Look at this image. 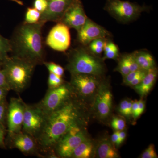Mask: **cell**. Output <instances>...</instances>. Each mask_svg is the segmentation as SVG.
Wrapping results in <instances>:
<instances>
[{
    "label": "cell",
    "instance_id": "d6a6232c",
    "mask_svg": "<svg viewBox=\"0 0 158 158\" xmlns=\"http://www.w3.org/2000/svg\"><path fill=\"white\" fill-rule=\"evenodd\" d=\"M5 125L0 123V148H6V135L7 130Z\"/></svg>",
    "mask_w": 158,
    "mask_h": 158
},
{
    "label": "cell",
    "instance_id": "44dd1931",
    "mask_svg": "<svg viewBox=\"0 0 158 158\" xmlns=\"http://www.w3.org/2000/svg\"><path fill=\"white\" fill-rule=\"evenodd\" d=\"M104 51L105 59H116L119 57V50L118 46L112 41H107Z\"/></svg>",
    "mask_w": 158,
    "mask_h": 158
},
{
    "label": "cell",
    "instance_id": "d590c367",
    "mask_svg": "<svg viewBox=\"0 0 158 158\" xmlns=\"http://www.w3.org/2000/svg\"><path fill=\"white\" fill-rule=\"evenodd\" d=\"M8 88L10 89L7 83L5 72L2 67H0V88Z\"/></svg>",
    "mask_w": 158,
    "mask_h": 158
},
{
    "label": "cell",
    "instance_id": "ffe728a7",
    "mask_svg": "<svg viewBox=\"0 0 158 158\" xmlns=\"http://www.w3.org/2000/svg\"><path fill=\"white\" fill-rule=\"evenodd\" d=\"M94 145L88 139L81 142L74 151L71 158H90L93 152Z\"/></svg>",
    "mask_w": 158,
    "mask_h": 158
},
{
    "label": "cell",
    "instance_id": "4316f807",
    "mask_svg": "<svg viewBox=\"0 0 158 158\" xmlns=\"http://www.w3.org/2000/svg\"><path fill=\"white\" fill-rule=\"evenodd\" d=\"M43 64L48 69L49 73H52L59 76L62 77L64 73V69L63 67L58 64L53 62H47L44 61Z\"/></svg>",
    "mask_w": 158,
    "mask_h": 158
},
{
    "label": "cell",
    "instance_id": "6da1fadb",
    "mask_svg": "<svg viewBox=\"0 0 158 158\" xmlns=\"http://www.w3.org/2000/svg\"><path fill=\"white\" fill-rule=\"evenodd\" d=\"M81 106L73 97L58 110L47 116L37 140L40 156L47 154L57 158L54 148L59 140L75 125L82 123Z\"/></svg>",
    "mask_w": 158,
    "mask_h": 158
},
{
    "label": "cell",
    "instance_id": "d4e9b609",
    "mask_svg": "<svg viewBox=\"0 0 158 158\" xmlns=\"http://www.w3.org/2000/svg\"><path fill=\"white\" fill-rule=\"evenodd\" d=\"M116 70L119 72L123 78L129 73L130 71L128 62L127 55H124L121 57L118 62V66L116 69Z\"/></svg>",
    "mask_w": 158,
    "mask_h": 158
},
{
    "label": "cell",
    "instance_id": "e0dca14e",
    "mask_svg": "<svg viewBox=\"0 0 158 158\" xmlns=\"http://www.w3.org/2000/svg\"><path fill=\"white\" fill-rule=\"evenodd\" d=\"M157 76V71L156 67L149 69L147 71L142 81L139 85L134 87V88L141 96H146L152 88Z\"/></svg>",
    "mask_w": 158,
    "mask_h": 158
},
{
    "label": "cell",
    "instance_id": "836d02e7",
    "mask_svg": "<svg viewBox=\"0 0 158 158\" xmlns=\"http://www.w3.org/2000/svg\"><path fill=\"white\" fill-rule=\"evenodd\" d=\"M142 70L143 69H140V70L136 71L130 72L126 76L123 78L125 84L126 85H129L131 82L136 77L138 76Z\"/></svg>",
    "mask_w": 158,
    "mask_h": 158
},
{
    "label": "cell",
    "instance_id": "9c48e42d",
    "mask_svg": "<svg viewBox=\"0 0 158 158\" xmlns=\"http://www.w3.org/2000/svg\"><path fill=\"white\" fill-rule=\"evenodd\" d=\"M26 104L20 98L10 99L6 117L7 136L22 131Z\"/></svg>",
    "mask_w": 158,
    "mask_h": 158
},
{
    "label": "cell",
    "instance_id": "d6986e66",
    "mask_svg": "<svg viewBox=\"0 0 158 158\" xmlns=\"http://www.w3.org/2000/svg\"><path fill=\"white\" fill-rule=\"evenodd\" d=\"M97 154L100 158H116L118 157V153L114 148L113 144L109 140L105 139L99 144Z\"/></svg>",
    "mask_w": 158,
    "mask_h": 158
},
{
    "label": "cell",
    "instance_id": "277c9868",
    "mask_svg": "<svg viewBox=\"0 0 158 158\" xmlns=\"http://www.w3.org/2000/svg\"><path fill=\"white\" fill-rule=\"evenodd\" d=\"M35 65L25 60L12 56L2 62L3 69L10 90L21 92L28 85Z\"/></svg>",
    "mask_w": 158,
    "mask_h": 158
},
{
    "label": "cell",
    "instance_id": "30bf717a",
    "mask_svg": "<svg viewBox=\"0 0 158 158\" xmlns=\"http://www.w3.org/2000/svg\"><path fill=\"white\" fill-rule=\"evenodd\" d=\"M6 144V146H9L11 148H16L26 155L40 156L36 138L23 132L7 136Z\"/></svg>",
    "mask_w": 158,
    "mask_h": 158
},
{
    "label": "cell",
    "instance_id": "83f0119b",
    "mask_svg": "<svg viewBox=\"0 0 158 158\" xmlns=\"http://www.w3.org/2000/svg\"><path fill=\"white\" fill-rule=\"evenodd\" d=\"M8 104L6 99L0 102V123L6 125Z\"/></svg>",
    "mask_w": 158,
    "mask_h": 158
},
{
    "label": "cell",
    "instance_id": "60d3db41",
    "mask_svg": "<svg viewBox=\"0 0 158 158\" xmlns=\"http://www.w3.org/2000/svg\"><path fill=\"white\" fill-rule=\"evenodd\" d=\"M138 116H141L144 112V108H145V103L142 100L138 101Z\"/></svg>",
    "mask_w": 158,
    "mask_h": 158
},
{
    "label": "cell",
    "instance_id": "ab89813d",
    "mask_svg": "<svg viewBox=\"0 0 158 158\" xmlns=\"http://www.w3.org/2000/svg\"><path fill=\"white\" fill-rule=\"evenodd\" d=\"M126 137V133L123 131H119L118 134V142L116 144V146H119L123 142Z\"/></svg>",
    "mask_w": 158,
    "mask_h": 158
},
{
    "label": "cell",
    "instance_id": "f546056e",
    "mask_svg": "<svg viewBox=\"0 0 158 158\" xmlns=\"http://www.w3.org/2000/svg\"><path fill=\"white\" fill-rule=\"evenodd\" d=\"M142 158H158L156 153L155 150L154 145L150 144L141 156Z\"/></svg>",
    "mask_w": 158,
    "mask_h": 158
},
{
    "label": "cell",
    "instance_id": "f35d334b",
    "mask_svg": "<svg viewBox=\"0 0 158 158\" xmlns=\"http://www.w3.org/2000/svg\"><path fill=\"white\" fill-rule=\"evenodd\" d=\"M10 89L8 88H0V102L6 99V97Z\"/></svg>",
    "mask_w": 158,
    "mask_h": 158
},
{
    "label": "cell",
    "instance_id": "1f68e13d",
    "mask_svg": "<svg viewBox=\"0 0 158 158\" xmlns=\"http://www.w3.org/2000/svg\"><path fill=\"white\" fill-rule=\"evenodd\" d=\"M48 7L47 0H34V8L37 9L40 13H42L45 11Z\"/></svg>",
    "mask_w": 158,
    "mask_h": 158
},
{
    "label": "cell",
    "instance_id": "5b68a950",
    "mask_svg": "<svg viewBox=\"0 0 158 158\" xmlns=\"http://www.w3.org/2000/svg\"><path fill=\"white\" fill-rule=\"evenodd\" d=\"M148 7L122 0H107L104 9L118 22L127 23L135 20Z\"/></svg>",
    "mask_w": 158,
    "mask_h": 158
},
{
    "label": "cell",
    "instance_id": "4dcf8cb0",
    "mask_svg": "<svg viewBox=\"0 0 158 158\" xmlns=\"http://www.w3.org/2000/svg\"><path fill=\"white\" fill-rule=\"evenodd\" d=\"M111 125L113 128L117 131H123L126 126L125 122L123 119L116 117L113 118Z\"/></svg>",
    "mask_w": 158,
    "mask_h": 158
},
{
    "label": "cell",
    "instance_id": "8d00e7d4",
    "mask_svg": "<svg viewBox=\"0 0 158 158\" xmlns=\"http://www.w3.org/2000/svg\"><path fill=\"white\" fill-rule=\"evenodd\" d=\"M129 101L125 100L120 103L119 105L118 111L122 115L127 116V111L128 103Z\"/></svg>",
    "mask_w": 158,
    "mask_h": 158
},
{
    "label": "cell",
    "instance_id": "cb8c5ba5",
    "mask_svg": "<svg viewBox=\"0 0 158 158\" xmlns=\"http://www.w3.org/2000/svg\"><path fill=\"white\" fill-rule=\"evenodd\" d=\"M41 13L34 8H28L26 11L24 23L28 24L37 23L39 22Z\"/></svg>",
    "mask_w": 158,
    "mask_h": 158
},
{
    "label": "cell",
    "instance_id": "74e56055",
    "mask_svg": "<svg viewBox=\"0 0 158 158\" xmlns=\"http://www.w3.org/2000/svg\"><path fill=\"white\" fill-rule=\"evenodd\" d=\"M138 101L133 102L132 106V116L135 118L139 117L138 114Z\"/></svg>",
    "mask_w": 158,
    "mask_h": 158
},
{
    "label": "cell",
    "instance_id": "b9f144b4",
    "mask_svg": "<svg viewBox=\"0 0 158 158\" xmlns=\"http://www.w3.org/2000/svg\"><path fill=\"white\" fill-rule=\"evenodd\" d=\"M119 131H116L113 133V135H112L111 141H112V143L113 145H114V144L116 145L118 142Z\"/></svg>",
    "mask_w": 158,
    "mask_h": 158
},
{
    "label": "cell",
    "instance_id": "3957f363",
    "mask_svg": "<svg viewBox=\"0 0 158 158\" xmlns=\"http://www.w3.org/2000/svg\"><path fill=\"white\" fill-rule=\"evenodd\" d=\"M66 68L71 75L87 74L98 77L105 72L103 60L83 45L70 51Z\"/></svg>",
    "mask_w": 158,
    "mask_h": 158
},
{
    "label": "cell",
    "instance_id": "4fadbf2b",
    "mask_svg": "<svg viewBox=\"0 0 158 158\" xmlns=\"http://www.w3.org/2000/svg\"><path fill=\"white\" fill-rule=\"evenodd\" d=\"M78 32V41L82 45H88L91 41L98 38L111 37L107 30L99 25L89 18L87 19L84 25Z\"/></svg>",
    "mask_w": 158,
    "mask_h": 158
},
{
    "label": "cell",
    "instance_id": "9a60e30c",
    "mask_svg": "<svg viewBox=\"0 0 158 158\" xmlns=\"http://www.w3.org/2000/svg\"><path fill=\"white\" fill-rule=\"evenodd\" d=\"M48 7L41 13L39 22L44 24L49 21L59 23L65 11L74 0H47Z\"/></svg>",
    "mask_w": 158,
    "mask_h": 158
},
{
    "label": "cell",
    "instance_id": "7c38bea8",
    "mask_svg": "<svg viewBox=\"0 0 158 158\" xmlns=\"http://www.w3.org/2000/svg\"><path fill=\"white\" fill-rule=\"evenodd\" d=\"M88 18L81 0H74L59 23H62L69 28H73L78 32Z\"/></svg>",
    "mask_w": 158,
    "mask_h": 158
},
{
    "label": "cell",
    "instance_id": "7402d4cb",
    "mask_svg": "<svg viewBox=\"0 0 158 158\" xmlns=\"http://www.w3.org/2000/svg\"><path fill=\"white\" fill-rule=\"evenodd\" d=\"M11 52V41L0 34V59L4 61L9 56L8 54Z\"/></svg>",
    "mask_w": 158,
    "mask_h": 158
},
{
    "label": "cell",
    "instance_id": "ac0fdd59",
    "mask_svg": "<svg viewBox=\"0 0 158 158\" xmlns=\"http://www.w3.org/2000/svg\"><path fill=\"white\" fill-rule=\"evenodd\" d=\"M136 61L140 69L148 71L155 67L156 63L153 57L145 51H136L134 52Z\"/></svg>",
    "mask_w": 158,
    "mask_h": 158
},
{
    "label": "cell",
    "instance_id": "484cf974",
    "mask_svg": "<svg viewBox=\"0 0 158 158\" xmlns=\"http://www.w3.org/2000/svg\"><path fill=\"white\" fill-rule=\"evenodd\" d=\"M64 82L62 77L52 73H49L48 81V89L56 88L62 85Z\"/></svg>",
    "mask_w": 158,
    "mask_h": 158
},
{
    "label": "cell",
    "instance_id": "e575fe53",
    "mask_svg": "<svg viewBox=\"0 0 158 158\" xmlns=\"http://www.w3.org/2000/svg\"><path fill=\"white\" fill-rule=\"evenodd\" d=\"M147 71L144 70H142L140 73V74L136 77L134 79V80L131 82V84H130V86H133L135 87L136 85H139L141 81H142L143 79H144L145 75L147 73Z\"/></svg>",
    "mask_w": 158,
    "mask_h": 158
},
{
    "label": "cell",
    "instance_id": "603a6c76",
    "mask_svg": "<svg viewBox=\"0 0 158 158\" xmlns=\"http://www.w3.org/2000/svg\"><path fill=\"white\" fill-rule=\"evenodd\" d=\"M106 38H98L94 40L88 44L89 50L94 55H99L104 51L105 46L107 40Z\"/></svg>",
    "mask_w": 158,
    "mask_h": 158
},
{
    "label": "cell",
    "instance_id": "ee69618b",
    "mask_svg": "<svg viewBox=\"0 0 158 158\" xmlns=\"http://www.w3.org/2000/svg\"><path fill=\"white\" fill-rule=\"evenodd\" d=\"M2 61L0 59V67H2Z\"/></svg>",
    "mask_w": 158,
    "mask_h": 158
},
{
    "label": "cell",
    "instance_id": "52a82bcc",
    "mask_svg": "<svg viewBox=\"0 0 158 158\" xmlns=\"http://www.w3.org/2000/svg\"><path fill=\"white\" fill-rule=\"evenodd\" d=\"M82 124L72 127L56 144L54 152L57 158H71L75 149L87 139L85 132L82 129Z\"/></svg>",
    "mask_w": 158,
    "mask_h": 158
},
{
    "label": "cell",
    "instance_id": "8992f818",
    "mask_svg": "<svg viewBox=\"0 0 158 158\" xmlns=\"http://www.w3.org/2000/svg\"><path fill=\"white\" fill-rule=\"evenodd\" d=\"M75 94L70 84L64 82L56 88L48 89L37 106L47 116L65 104Z\"/></svg>",
    "mask_w": 158,
    "mask_h": 158
},
{
    "label": "cell",
    "instance_id": "2e32d148",
    "mask_svg": "<svg viewBox=\"0 0 158 158\" xmlns=\"http://www.w3.org/2000/svg\"><path fill=\"white\" fill-rule=\"evenodd\" d=\"M113 95L106 87L102 86L95 100V107L101 118H107L112 109Z\"/></svg>",
    "mask_w": 158,
    "mask_h": 158
},
{
    "label": "cell",
    "instance_id": "7bdbcfd3",
    "mask_svg": "<svg viewBox=\"0 0 158 158\" xmlns=\"http://www.w3.org/2000/svg\"><path fill=\"white\" fill-rule=\"evenodd\" d=\"M133 102L129 101L128 103L127 111V117H129L132 115V106Z\"/></svg>",
    "mask_w": 158,
    "mask_h": 158
},
{
    "label": "cell",
    "instance_id": "8fae6325",
    "mask_svg": "<svg viewBox=\"0 0 158 158\" xmlns=\"http://www.w3.org/2000/svg\"><path fill=\"white\" fill-rule=\"evenodd\" d=\"M46 43L54 50L65 52L70 45L69 28L62 23H58L51 29L47 37Z\"/></svg>",
    "mask_w": 158,
    "mask_h": 158
},
{
    "label": "cell",
    "instance_id": "5bb4252c",
    "mask_svg": "<svg viewBox=\"0 0 158 158\" xmlns=\"http://www.w3.org/2000/svg\"><path fill=\"white\" fill-rule=\"evenodd\" d=\"M70 85L75 92L82 96H88L94 93L98 85L97 77L87 74L71 75Z\"/></svg>",
    "mask_w": 158,
    "mask_h": 158
},
{
    "label": "cell",
    "instance_id": "f1b7e54d",
    "mask_svg": "<svg viewBox=\"0 0 158 158\" xmlns=\"http://www.w3.org/2000/svg\"><path fill=\"white\" fill-rule=\"evenodd\" d=\"M127 57L130 72L136 71L141 69L136 61L134 53L131 54H127Z\"/></svg>",
    "mask_w": 158,
    "mask_h": 158
},
{
    "label": "cell",
    "instance_id": "ba28073f",
    "mask_svg": "<svg viewBox=\"0 0 158 158\" xmlns=\"http://www.w3.org/2000/svg\"><path fill=\"white\" fill-rule=\"evenodd\" d=\"M47 116L37 104H26L22 131L37 139L44 127Z\"/></svg>",
    "mask_w": 158,
    "mask_h": 158
},
{
    "label": "cell",
    "instance_id": "7a4b0ae2",
    "mask_svg": "<svg viewBox=\"0 0 158 158\" xmlns=\"http://www.w3.org/2000/svg\"><path fill=\"white\" fill-rule=\"evenodd\" d=\"M44 24L24 22L15 30L10 40L12 56L31 62L35 66L42 64L45 59L42 41V29Z\"/></svg>",
    "mask_w": 158,
    "mask_h": 158
}]
</instances>
